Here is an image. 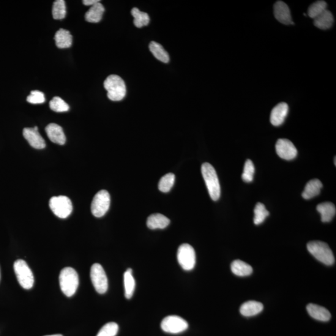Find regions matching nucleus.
Instances as JSON below:
<instances>
[{
	"instance_id": "nucleus-1",
	"label": "nucleus",
	"mask_w": 336,
	"mask_h": 336,
	"mask_svg": "<svg viewBox=\"0 0 336 336\" xmlns=\"http://www.w3.org/2000/svg\"><path fill=\"white\" fill-rule=\"evenodd\" d=\"M201 172L210 198L214 201L218 200L220 197V185L214 168L210 164L204 163L202 165Z\"/></svg>"
},
{
	"instance_id": "nucleus-2",
	"label": "nucleus",
	"mask_w": 336,
	"mask_h": 336,
	"mask_svg": "<svg viewBox=\"0 0 336 336\" xmlns=\"http://www.w3.org/2000/svg\"><path fill=\"white\" fill-rule=\"evenodd\" d=\"M79 276L72 268L65 267L59 275V284L61 291L67 297L72 296L79 286Z\"/></svg>"
},
{
	"instance_id": "nucleus-3",
	"label": "nucleus",
	"mask_w": 336,
	"mask_h": 336,
	"mask_svg": "<svg viewBox=\"0 0 336 336\" xmlns=\"http://www.w3.org/2000/svg\"><path fill=\"white\" fill-rule=\"evenodd\" d=\"M107 97L111 101H120L125 97L127 94L126 85L123 79L117 75L108 76L103 84Z\"/></svg>"
},
{
	"instance_id": "nucleus-4",
	"label": "nucleus",
	"mask_w": 336,
	"mask_h": 336,
	"mask_svg": "<svg viewBox=\"0 0 336 336\" xmlns=\"http://www.w3.org/2000/svg\"><path fill=\"white\" fill-rule=\"evenodd\" d=\"M307 248L309 252L321 263L328 266L334 264V255L326 243L321 241L310 242L307 245Z\"/></svg>"
},
{
	"instance_id": "nucleus-5",
	"label": "nucleus",
	"mask_w": 336,
	"mask_h": 336,
	"mask_svg": "<svg viewBox=\"0 0 336 336\" xmlns=\"http://www.w3.org/2000/svg\"><path fill=\"white\" fill-rule=\"evenodd\" d=\"M15 273L19 283L24 289H29L34 285L33 273L23 259H18L14 264Z\"/></svg>"
},
{
	"instance_id": "nucleus-6",
	"label": "nucleus",
	"mask_w": 336,
	"mask_h": 336,
	"mask_svg": "<svg viewBox=\"0 0 336 336\" xmlns=\"http://www.w3.org/2000/svg\"><path fill=\"white\" fill-rule=\"evenodd\" d=\"M49 207L54 214L61 218L69 217L73 210L70 199L64 196L53 197L49 201Z\"/></svg>"
},
{
	"instance_id": "nucleus-7",
	"label": "nucleus",
	"mask_w": 336,
	"mask_h": 336,
	"mask_svg": "<svg viewBox=\"0 0 336 336\" xmlns=\"http://www.w3.org/2000/svg\"><path fill=\"white\" fill-rule=\"evenodd\" d=\"M177 261L180 266L185 271H190L195 267L196 252L192 246L188 244H183L179 246L177 250Z\"/></svg>"
},
{
	"instance_id": "nucleus-8",
	"label": "nucleus",
	"mask_w": 336,
	"mask_h": 336,
	"mask_svg": "<svg viewBox=\"0 0 336 336\" xmlns=\"http://www.w3.org/2000/svg\"><path fill=\"white\" fill-rule=\"evenodd\" d=\"M110 205V196L108 191H100L94 196L91 204V212L96 217H102L107 212Z\"/></svg>"
},
{
	"instance_id": "nucleus-9",
	"label": "nucleus",
	"mask_w": 336,
	"mask_h": 336,
	"mask_svg": "<svg viewBox=\"0 0 336 336\" xmlns=\"http://www.w3.org/2000/svg\"><path fill=\"white\" fill-rule=\"evenodd\" d=\"M91 278L93 286L99 294H104L108 287V278L104 269L99 264H94L91 267Z\"/></svg>"
},
{
	"instance_id": "nucleus-10",
	"label": "nucleus",
	"mask_w": 336,
	"mask_h": 336,
	"mask_svg": "<svg viewBox=\"0 0 336 336\" xmlns=\"http://www.w3.org/2000/svg\"><path fill=\"white\" fill-rule=\"evenodd\" d=\"M188 322L178 316H169L163 319L161 323V329L170 334H179L188 328Z\"/></svg>"
},
{
	"instance_id": "nucleus-11",
	"label": "nucleus",
	"mask_w": 336,
	"mask_h": 336,
	"mask_svg": "<svg viewBox=\"0 0 336 336\" xmlns=\"http://www.w3.org/2000/svg\"><path fill=\"white\" fill-rule=\"evenodd\" d=\"M275 147L277 155L283 160H292L296 157L297 149L288 139H279Z\"/></svg>"
},
{
	"instance_id": "nucleus-12",
	"label": "nucleus",
	"mask_w": 336,
	"mask_h": 336,
	"mask_svg": "<svg viewBox=\"0 0 336 336\" xmlns=\"http://www.w3.org/2000/svg\"><path fill=\"white\" fill-rule=\"evenodd\" d=\"M274 15L276 19L281 23L289 25L293 24L290 10L287 5L283 2L278 1L274 5Z\"/></svg>"
},
{
	"instance_id": "nucleus-13",
	"label": "nucleus",
	"mask_w": 336,
	"mask_h": 336,
	"mask_svg": "<svg viewBox=\"0 0 336 336\" xmlns=\"http://www.w3.org/2000/svg\"><path fill=\"white\" fill-rule=\"evenodd\" d=\"M289 107L287 103L281 102L276 105L270 115V122L275 127L280 126L287 116Z\"/></svg>"
},
{
	"instance_id": "nucleus-14",
	"label": "nucleus",
	"mask_w": 336,
	"mask_h": 336,
	"mask_svg": "<svg viewBox=\"0 0 336 336\" xmlns=\"http://www.w3.org/2000/svg\"><path fill=\"white\" fill-rule=\"evenodd\" d=\"M24 138L28 141L30 145L35 149L42 150L46 147V142L38 131L33 128H25L23 130Z\"/></svg>"
},
{
	"instance_id": "nucleus-15",
	"label": "nucleus",
	"mask_w": 336,
	"mask_h": 336,
	"mask_svg": "<svg viewBox=\"0 0 336 336\" xmlns=\"http://www.w3.org/2000/svg\"><path fill=\"white\" fill-rule=\"evenodd\" d=\"M46 132L49 140L53 143L63 145L66 141V138L61 126L56 124H50L46 128Z\"/></svg>"
},
{
	"instance_id": "nucleus-16",
	"label": "nucleus",
	"mask_w": 336,
	"mask_h": 336,
	"mask_svg": "<svg viewBox=\"0 0 336 336\" xmlns=\"http://www.w3.org/2000/svg\"><path fill=\"white\" fill-rule=\"evenodd\" d=\"M307 309L309 315L316 320L326 322L331 318L329 311L321 306L310 303L307 306Z\"/></svg>"
},
{
	"instance_id": "nucleus-17",
	"label": "nucleus",
	"mask_w": 336,
	"mask_h": 336,
	"mask_svg": "<svg viewBox=\"0 0 336 336\" xmlns=\"http://www.w3.org/2000/svg\"><path fill=\"white\" fill-rule=\"evenodd\" d=\"M317 210L320 213L322 222H329L335 216L336 209L334 204L325 202L317 206Z\"/></svg>"
},
{
	"instance_id": "nucleus-18",
	"label": "nucleus",
	"mask_w": 336,
	"mask_h": 336,
	"mask_svg": "<svg viewBox=\"0 0 336 336\" xmlns=\"http://www.w3.org/2000/svg\"><path fill=\"white\" fill-rule=\"evenodd\" d=\"M170 223V220L165 215L161 214H154L150 215L147 219V226L150 229H163Z\"/></svg>"
},
{
	"instance_id": "nucleus-19",
	"label": "nucleus",
	"mask_w": 336,
	"mask_h": 336,
	"mask_svg": "<svg viewBox=\"0 0 336 336\" xmlns=\"http://www.w3.org/2000/svg\"><path fill=\"white\" fill-rule=\"evenodd\" d=\"M322 188V184L320 180L315 179L308 182L302 193L303 198L305 199H310L318 196Z\"/></svg>"
},
{
	"instance_id": "nucleus-20",
	"label": "nucleus",
	"mask_w": 336,
	"mask_h": 336,
	"mask_svg": "<svg viewBox=\"0 0 336 336\" xmlns=\"http://www.w3.org/2000/svg\"><path fill=\"white\" fill-rule=\"evenodd\" d=\"M264 310V305L255 301L245 302L241 306L240 312L243 316L250 317L258 315Z\"/></svg>"
},
{
	"instance_id": "nucleus-21",
	"label": "nucleus",
	"mask_w": 336,
	"mask_h": 336,
	"mask_svg": "<svg viewBox=\"0 0 336 336\" xmlns=\"http://www.w3.org/2000/svg\"><path fill=\"white\" fill-rule=\"evenodd\" d=\"M54 40L57 48L61 49L70 48L72 44V35L64 29H60L56 32Z\"/></svg>"
},
{
	"instance_id": "nucleus-22",
	"label": "nucleus",
	"mask_w": 336,
	"mask_h": 336,
	"mask_svg": "<svg viewBox=\"0 0 336 336\" xmlns=\"http://www.w3.org/2000/svg\"><path fill=\"white\" fill-rule=\"evenodd\" d=\"M104 12V7L99 2L90 8L88 12L86 13L85 18H86V20L89 23H97L102 20Z\"/></svg>"
},
{
	"instance_id": "nucleus-23",
	"label": "nucleus",
	"mask_w": 336,
	"mask_h": 336,
	"mask_svg": "<svg viewBox=\"0 0 336 336\" xmlns=\"http://www.w3.org/2000/svg\"><path fill=\"white\" fill-rule=\"evenodd\" d=\"M334 23V18L332 13L326 10L318 17L314 19V24L319 29H327L331 28Z\"/></svg>"
},
{
	"instance_id": "nucleus-24",
	"label": "nucleus",
	"mask_w": 336,
	"mask_h": 336,
	"mask_svg": "<svg viewBox=\"0 0 336 336\" xmlns=\"http://www.w3.org/2000/svg\"><path fill=\"white\" fill-rule=\"evenodd\" d=\"M231 270L234 275L239 277H247L253 272L252 267L250 265L240 259H236L232 262Z\"/></svg>"
},
{
	"instance_id": "nucleus-25",
	"label": "nucleus",
	"mask_w": 336,
	"mask_h": 336,
	"mask_svg": "<svg viewBox=\"0 0 336 336\" xmlns=\"http://www.w3.org/2000/svg\"><path fill=\"white\" fill-rule=\"evenodd\" d=\"M149 48L150 51L152 52L153 55H154L158 60H159L161 62H164V63H168V62H169V54L160 44L152 42L150 44Z\"/></svg>"
},
{
	"instance_id": "nucleus-26",
	"label": "nucleus",
	"mask_w": 336,
	"mask_h": 336,
	"mask_svg": "<svg viewBox=\"0 0 336 336\" xmlns=\"http://www.w3.org/2000/svg\"><path fill=\"white\" fill-rule=\"evenodd\" d=\"M132 270L127 269L124 273L125 296L127 299L133 296L135 289V280L132 275Z\"/></svg>"
},
{
	"instance_id": "nucleus-27",
	"label": "nucleus",
	"mask_w": 336,
	"mask_h": 336,
	"mask_svg": "<svg viewBox=\"0 0 336 336\" xmlns=\"http://www.w3.org/2000/svg\"><path fill=\"white\" fill-rule=\"evenodd\" d=\"M131 13L134 18L133 23L137 28H142L149 24L150 16L146 13L141 12L137 8H133Z\"/></svg>"
},
{
	"instance_id": "nucleus-28",
	"label": "nucleus",
	"mask_w": 336,
	"mask_h": 336,
	"mask_svg": "<svg viewBox=\"0 0 336 336\" xmlns=\"http://www.w3.org/2000/svg\"><path fill=\"white\" fill-rule=\"evenodd\" d=\"M253 222L255 225H259L263 223L266 218L269 216L270 213L266 209L264 204L258 203L256 204L255 209H254Z\"/></svg>"
},
{
	"instance_id": "nucleus-29",
	"label": "nucleus",
	"mask_w": 336,
	"mask_h": 336,
	"mask_svg": "<svg viewBox=\"0 0 336 336\" xmlns=\"http://www.w3.org/2000/svg\"><path fill=\"white\" fill-rule=\"evenodd\" d=\"M175 181V175L173 173H168L161 177L158 188L161 192L168 193L173 188Z\"/></svg>"
},
{
	"instance_id": "nucleus-30",
	"label": "nucleus",
	"mask_w": 336,
	"mask_h": 336,
	"mask_svg": "<svg viewBox=\"0 0 336 336\" xmlns=\"http://www.w3.org/2000/svg\"><path fill=\"white\" fill-rule=\"evenodd\" d=\"M66 15V6L64 0H56L53 7V16L55 20H62Z\"/></svg>"
},
{
	"instance_id": "nucleus-31",
	"label": "nucleus",
	"mask_w": 336,
	"mask_h": 336,
	"mask_svg": "<svg viewBox=\"0 0 336 336\" xmlns=\"http://www.w3.org/2000/svg\"><path fill=\"white\" fill-rule=\"evenodd\" d=\"M327 10L326 3L324 1H318L313 3L309 7L308 15L310 18L315 19Z\"/></svg>"
},
{
	"instance_id": "nucleus-32",
	"label": "nucleus",
	"mask_w": 336,
	"mask_h": 336,
	"mask_svg": "<svg viewBox=\"0 0 336 336\" xmlns=\"http://www.w3.org/2000/svg\"><path fill=\"white\" fill-rule=\"evenodd\" d=\"M49 106L52 110L56 112H65L69 110V105L59 97H54L49 102Z\"/></svg>"
},
{
	"instance_id": "nucleus-33",
	"label": "nucleus",
	"mask_w": 336,
	"mask_h": 336,
	"mask_svg": "<svg viewBox=\"0 0 336 336\" xmlns=\"http://www.w3.org/2000/svg\"><path fill=\"white\" fill-rule=\"evenodd\" d=\"M119 329V325L116 322H108L100 329L96 336H116Z\"/></svg>"
},
{
	"instance_id": "nucleus-34",
	"label": "nucleus",
	"mask_w": 336,
	"mask_h": 336,
	"mask_svg": "<svg viewBox=\"0 0 336 336\" xmlns=\"http://www.w3.org/2000/svg\"><path fill=\"white\" fill-rule=\"evenodd\" d=\"M254 173H255V166L250 160L245 161L244 173H243L242 179L246 182H250L253 181Z\"/></svg>"
},
{
	"instance_id": "nucleus-35",
	"label": "nucleus",
	"mask_w": 336,
	"mask_h": 336,
	"mask_svg": "<svg viewBox=\"0 0 336 336\" xmlns=\"http://www.w3.org/2000/svg\"><path fill=\"white\" fill-rule=\"evenodd\" d=\"M46 98L42 92L34 91L27 97V101L32 104H40L45 103Z\"/></svg>"
},
{
	"instance_id": "nucleus-36",
	"label": "nucleus",
	"mask_w": 336,
	"mask_h": 336,
	"mask_svg": "<svg viewBox=\"0 0 336 336\" xmlns=\"http://www.w3.org/2000/svg\"><path fill=\"white\" fill-rule=\"evenodd\" d=\"M100 2L99 0H84L83 3L86 6H94V5L98 4Z\"/></svg>"
},
{
	"instance_id": "nucleus-37",
	"label": "nucleus",
	"mask_w": 336,
	"mask_h": 336,
	"mask_svg": "<svg viewBox=\"0 0 336 336\" xmlns=\"http://www.w3.org/2000/svg\"><path fill=\"white\" fill-rule=\"evenodd\" d=\"M45 336H63L61 334H53V335H45Z\"/></svg>"
},
{
	"instance_id": "nucleus-38",
	"label": "nucleus",
	"mask_w": 336,
	"mask_h": 336,
	"mask_svg": "<svg viewBox=\"0 0 336 336\" xmlns=\"http://www.w3.org/2000/svg\"><path fill=\"white\" fill-rule=\"evenodd\" d=\"M335 159H336V158H335H335H334V164H335Z\"/></svg>"
}]
</instances>
